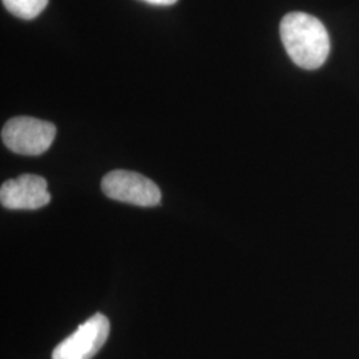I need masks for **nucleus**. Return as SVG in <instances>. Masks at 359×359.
<instances>
[{"label":"nucleus","mask_w":359,"mask_h":359,"mask_svg":"<svg viewBox=\"0 0 359 359\" xmlns=\"http://www.w3.org/2000/svg\"><path fill=\"white\" fill-rule=\"evenodd\" d=\"M0 201L7 209L35 210L50 204L51 194L47 189L46 179L27 173L1 184Z\"/></svg>","instance_id":"39448f33"},{"label":"nucleus","mask_w":359,"mask_h":359,"mask_svg":"<svg viewBox=\"0 0 359 359\" xmlns=\"http://www.w3.org/2000/svg\"><path fill=\"white\" fill-rule=\"evenodd\" d=\"M102 189L107 197L132 205L154 206L161 201V191L152 180L124 169L107 173L102 180Z\"/></svg>","instance_id":"7ed1b4c3"},{"label":"nucleus","mask_w":359,"mask_h":359,"mask_svg":"<svg viewBox=\"0 0 359 359\" xmlns=\"http://www.w3.org/2000/svg\"><path fill=\"white\" fill-rule=\"evenodd\" d=\"M283 47L294 65L317 69L327 59L330 39L321 22L304 13H287L280 25Z\"/></svg>","instance_id":"f257e3e1"},{"label":"nucleus","mask_w":359,"mask_h":359,"mask_svg":"<svg viewBox=\"0 0 359 359\" xmlns=\"http://www.w3.org/2000/svg\"><path fill=\"white\" fill-rule=\"evenodd\" d=\"M6 10L13 16L25 20H32L48 6V0H1Z\"/></svg>","instance_id":"423d86ee"},{"label":"nucleus","mask_w":359,"mask_h":359,"mask_svg":"<svg viewBox=\"0 0 359 359\" xmlns=\"http://www.w3.org/2000/svg\"><path fill=\"white\" fill-rule=\"evenodd\" d=\"M111 325L108 318L96 313L52 351V359H90L108 339Z\"/></svg>","instance_id":"20e7f679"},{"label":"nucleus","mask_w":359,"mask_h":359,"mask_svg":"<svg viewBox=\"0 0 359 359\" xmlns=\"http://www.w3.org/2000/svg\"><path fill=\"white\" fill-rule=\"evenodd\" d=\"M149 4H154V6H172L175 3H177V0H144Z\"/></svg>","instance_id":"0eeeda50"},{"label":"nucleus","mask_w":359,"mask_h":359,"mask_svg":"<svg viewBox=\"0 0 359 359\" xmlns=\"http://www.w3.org/2000/svg\"><path fill=\"white\" fill-rule=\"evenodd\" d=\"M56 136V127L35 117L19 116L6 123L1 140L13 152L25 156H39L48 151Z\"/></svg>","instance_id":"f03ea898"}]
</instances>
